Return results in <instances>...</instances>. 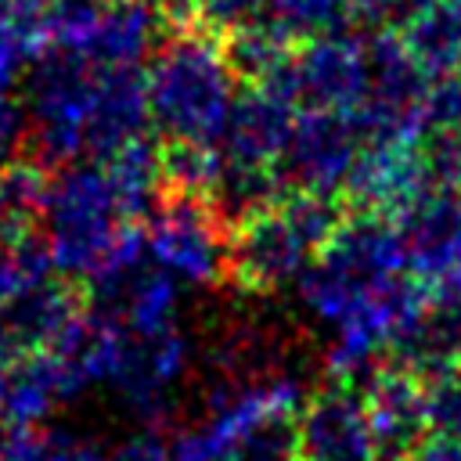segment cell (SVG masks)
Here are the masks:
<instances>
[{
    "label": "cell",
    "instance_id": "cell-1",
    "mask_svg": "<svg viewBox=\"0 0 461 461\" xmlns=\"http://www.w3.org/2000/svg\"><path fill=\"white\" fill-rule=\"evenodd\" d=\"M29 144L43 166L97 162L144 137L148 76L137 65H94L47 50L25 76Z\"/></svg>",
    "mask_w": 461,
    "mask_h": 461
},
{
    "label": "cell",
    "instance_id": "cell-2",
    "mask_svg": "<svg viewBox=\"0 0 461 461\" xmlns=\"http://www.w3.org/2000/svg\"><path fill=\"white\" fill-rule=\"evenodd\" d=\"M148 115L162 144L220 148L238 101V72L223 36L184 25L173 29L148 65Z\"/></svg>",
    "mask_w": 461,
    "mask_h": 461
},
{
    "label": "cell",
    "instance_id": "cell-3",
    "mask_svg": "<svg viewBox=\"0 0 461 461\" xmlns=\"http://www.w3.org/2000/svg\"><path fill=\"white\" fill-rule=\"evenodd\" d=\"M40 227L54 274L86 285L140 220L122 202L104 162H72L50 176Z\"/></svg>",
    "mask_w": 461,
    "mask_h": 461
},
{
    "label": "cell",
    "instance_id": "cell-4",
    "mask_svg": "<svg viewBox=\"0 0 461 461\" xmlns=\"http://www.w3.org/2000/svg\"><path fill=\"white\" fill-rule=\"evenodd\" d=\"M339 223L335 198L285 191L230 227V281L259 295L295 285Z\"/></svg>",
    "mask_w": 461,
    "mask_h": 461
},
{
    "label": "cell",
    "instance_id": "cell-5",
    "mask_svg": "<svg viewBox=\"0 0 461 461\" xmlns=\"http://www.w3.org/2000/svg\"><path fill=\"white\" fill-rule=\"evenodd\" d=\"M144 245L176 285L212 288L230 281V223L212 198L162 191L144 220Z\"/></svg>",
    "mask_w": 461,
    "mask_h": 461
},
{
    "label": "cell",
    "instance_id": "cell-6",
    "mask_svg": "<svg viewBox=\"0 0 461 461\" xmlns=\"http://www.w3.org/2000/svg\"><path fill=\"white\" fill-rule=\"evenodd\" d=\"M166 18L140 0H50L47 36L50 50L94 65H137L158 50Z\"/></svg>",
    "mask_w": 461,
    "mask_h": 461
},
{
    "label": "cell",
    "instance_id": "cell-7",
    "mask_svg": "<svg viewBox=\"0 0 461 461\" xmlns=\"http://www.w3.org/2000/svg\"><path fill=\"white\" fill-rule=\"evenodd\" d=\"M259 83L285 94L295 108L353 115L367 101V90H371L367 43L349 32L303 43L299 50H292V58L281 68H274Z\"/></svg>",
    "mask_w": 461,
    "mask_h": 461
},
{
    "label": "cell",
    "instance_id": "cell-8",
    "mask_svg": "<svg viewBox=\"0 0 461 461\" xmlns=\"http://www.w3.org/2000/svg\"><path fill=\"white\" fill-rule=\"evenodd\" d=\"M187 360H191V346H187L180 324L158 328V331L122 328L108 389L119 393L122 403L133 414H140L144 421L155 425L169 414L173 389L180 385V378L187 371Z\"/></svg>",
    "mask_w": 461,
    "mask_h": 461
},
{
    "label": "cell",
    "instance_id": "cell-9",
    "mask_svg": "<svg viewBox=\"0 0 461 461\" xmlns=\"http://www.w3.org/2000/svg\"><path fill=\"white\" fill-rule=\"evenodd\" d=\"M407 274L429 299L461 295V202L454 191L432 187L396 216Z\"/></svg>",
    "mask_w": 461,
    "mask_h": 461
},
{
    "label": "cell",
    "instance_id": "cell-10",
    "mask_svg": "<svg viewBox=\"0 0 461 461\" xmlns=\"http://www.w3.org/2000/svg\"><path fill=\"white\" fill-rule=\"evenodd\" d=\"M360 148L364 140L349 115L299 108L288 151L281 158V180L292 191L335 198V191H346Z\"/></svg>",
    "mask_w": 461,
    "mask_h": 461
},
{
    "label": "cell",
    "instance_id": "cell-11",
    "mask_svg": "<svg viewBox=\"0 0 461 461\" xmlns=\"http://www.w3.org/2000/svg\"><path fill=\"white\" fill-rule=\"evenodd\" d=\"M299 108L267 83H249L238 94L230 122L220 140V155L227 166L256 169V173H281V158L288 151Z\"/></svg>",
    "mask_w": 461,
    "mask_h": 461
},
{
    "label": "cell",
    "instance_id": "cell-12",
    "mask_svg": "<svg viewBox=\"0 0 461 461\" xmlns=\"http://www.w3.org/2000/svg\"><path fill=\"white\" fill-rule=\"evenodd\" d=\"M299 461H382L364 396L331 382L313 393L299 414Z\"/></svg>",
    "mask_w": 461,
    "mask_h": 461
},
{
    "label": "cell",
    "instance_id": "cell-13",
    "mask_svg": "<svg viewBox=\"0 0 461 461\" xmlns=\"http://www.w3.org/2000/svg\"><path fill=\"white\" fill-rule=\"evenodd\" d=\"M432 187L436 184H432L421 144L382 140V144L360 148V158L346 184V194L353 198V205L360 212L400 216L407 205H414Z\"/></svg>",
    "mask_w": 461,
    "mask_h": 461
},
{
    "label": "cell",
    "instance_id": "cell-14",
    "mask_svg": "<svg viewBox=\"0 0 461 461\" xmlns=\"http://www.w3.org/2000/svg\"><path fill=\"white\" fill-rule=\"evenodd\" d=\"M364 411L378 439L382 457H407L421 443L425 429V385L403 364L378 367L364 382Z\"/></svg>",
    "mask_w": 461,
    "mask_h": 461
},
{
    "label": "cell",
    "instance_id": "cell-15",
    "mask_svg": "<svg viewBox=\"0 0 461 461\" xmlns=\"http://www.w3.org/2000/svg\"><path fill=\"white\" fill-rule=\"evenodd\" d=\"M76 393L79 385L54 353L0 360V432L40 429L47 414Z\"/></svg>",
    "mask_w": 461,
    "mask_h": 461
},
{
    "label": "cell",
    "instance_id": "cell-16",
    "mask_svg": "<svg viewBox=\"0 0 461 461\" xmlns=\"http://www.w3.org/2000/svg\"><path fill=\"white\" fill-rule=\"evenodd\" d=\"M393 32L429 79H447L461 68V0H403L393 14Z\"/></svg>",
    "mask_w": 461,
    "mask_h": 461
},
{
    "label": "cell",
    "instance_id": "cell-17",
    "mask_svg": "<svg viewBox=\"0 0 461 461\" xmlns=\"http://www.w3.org/2000/svg\"><path fill=\"white\" fill-rule=\"evenodd\" d=\"M50 0H0V97L50 50L47 36Z\"/></svg>",
    "mask_w": 461,
    "mask_h": 461
},
{
    "label": "cell",
    "instance_id": "cell-18",
    "mask_svg": "<svg viewBox=\"0 0 461 461\" xmlns=\"http://www.w3.org/2000/svg\"><path fill=\"white\" fill-rule=\"evenodd\" d=\"M267 22L288 40V43H313L324 36L342 32L353 18L346 0H270Z\"/></svg>",
    "mask_w": 461,
    "mask_h": 461
},
{
    "label": "cell",
    "instance_id": "cell-19",
    "mask_svg": "<svg viewBox=\"0 0 461 461\" xmlns=\"http://www.w3.org/2000/svg\"><path fill=\"white\" fill-rule=\"evenodd\" d=\"M0 461H108L94 443L58 429H14L0 432Z\"/></svg>",
    "mask_w": 461,
    "mask_h": 461
},
{
    "label": "cell",
    "instance_id": "cell-20",
    "mask_svg": "<svg viewBox=\"0 0 461 461\" xmlns=\"http://www.w3.org/2000/svg\"><path fill=\"white\" fill-rule=\"evenodd\" d=\"M425 385V425L439 436H461V367L421 378Z\"/></svg>",
    "mask_w": 461,
    "mask_h": 461
},
{
    "label": "cell",
    "instance_id": "cell-21",
    "mask_svg": "<svg viewBox=\"0 0 461 461\" xmlns=\"http://www.w3.org/2000/svg\"><path fill=\"white\" fill-rule=\"evenodd\" d=\"M421 151L432 184H439L443 191H461V130H429Z\"/></svg>",
    "mask_w": 461,
    "mask_h": 461
},
{
    "label": "cell",
    "instance_id": "cell-22",
    "mask_svg": "<svg viewBox=\"0 0 461 461\" xmlns=\"http://www.w3.org/2000/svg\"><path fill=\"white\" fill-rule=\"evenodd\" d=\"M270 11V0H202L198 18L205 22L209 32L216 36H230L245 25L263 22Z\"/></svg>",
    "mask_w": 461,
    "mask_h": 461
},
{
    "label": "cell",
    "instance_id": "cell-23",
    "mask_svg": "<svg viewBox=\"0 0 461 461\" xmlns=\"http://www.w3.org/2000/svg\"><path fill=\"white\" fill-rule=\"evenodd\" d=\"M425 126L429 130H461V68L447 79H436V86L429 90Z\"/></svg>",
    "mask_w": 461,
    "mask_h": 461
},
{
    "label": "cell",
    "instance_id": "cell-24",
    "mask_svg": "<svg viewBox=\"0 0 461 461\" xmlns=\"http://www.w3.org/2000/svg\"><path fill=\"white\" fill-rule=\"evenodd\" d=\"M29 140L25 108L11 97H0V173L18 162V148Z\"/></svg>",
    "mask_w": 461,
    "mask_h": 461
},
{
    "label": "cell",
    "instance_id": "cell-25",
    "mask_svg": "<svg viewBox=\"0 0 461 461\" xmlns=\"http://www.w3.org/2000/svg\"><path fill=\"white\" fill-rule=\"evenodd\" d=\"M403 461H461V436H425Z\"/></svg>",
    "mask_w": 461,
    "mask_h": 461
},
{
    "label": "cell",
    "instance_id": "cell-26",
    "mask_svg": "<svg viewBox=\"0 0 461 461\" xmlns=\"http://www.w3.org/2000/svg\"><path fill=\"white\" fill-rule=\"evenodd\" d=\"M400 4L403 0H346L349 18H357V22H385V18L393 22Z\"/></svg>",
    "mask_w": 461,
    "mask_h": 461
},
{
    "label": "cell",
    "instance_id": "cell-27",
    "mask_svg": "<svg viewBox=\"0 0 461 461\" xmlns=\"http://www.w3.org/2000/svg\"><path fill=\"white\" fill-rule=\"evenodd\" d=\"M454 194H457V202H461V191H454Z\"/></svg>",
    "mask_w": 461,
    "mask_h": 461
}]
</instances>
